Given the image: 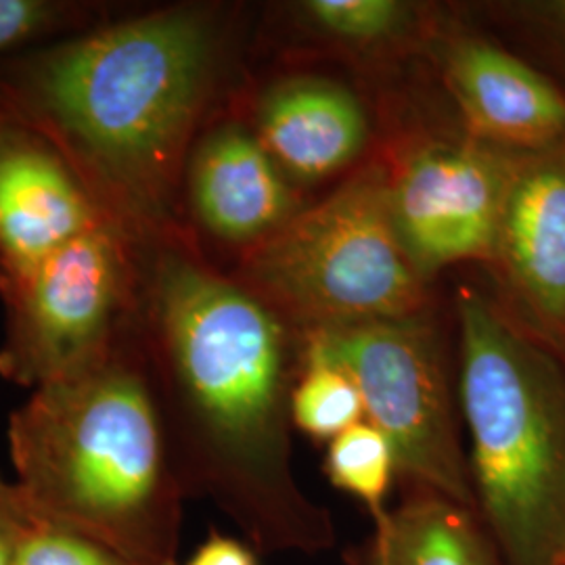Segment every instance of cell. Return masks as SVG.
Returning <instances> with one entry per match:
<instances>
[{
    "mask_svg": "<svg viewBox=\"0 0 565 565\" xmlns=\"http://www.w3.org/2000/svg\"><path fill=\"white\" fill-rule=\"evenodd\" d=\"M141 254L137 335L184 494L212 499L254 548L331 551L335 520L294 471L298 335L184 231Z\"/></svg>",
    "mask_w": 565,
    "mask_h": 565,
    "instance_id": "cell-1",
    "label": "cell"
},
{
    "mask_svg": "<svg viewBox=\"0 0 565 565\" xmlns=\"http://www.w3.org/2000/svg\"><path fill=\"white\" fill-rule=\"evenodd\" d=\"M245 11L228 2L130 9L0 60V114L74 170L137 243L184 231L189 153L245 84Z\"/></svg>",
    "mask_w": 565,
    "mask_h": 565,
    "instance_id": "cell-2",
    "label": "cell"
},
{
    "mask_svg": "<svg viewBox=\"0 0 565 565\" xmlns=\"http://www.w3.org/2000/svg\"><path fill=\"white\" fill-rule=\"evenodd\" d=\"M7 440L15 486L42 518L130 559L177 564L184 488L137 324L102 363L32 390Z\"/></svg>",
    "mask_w": 565,
    "mask_h": 565,
    "instance_id": "cell-3",
    "label": "cell"
},
{
    "mask_svg": "<svg viewBox=\"0 0 565 565\" xmlns=\"http://www.w3.org/2000/svg\"><path fill=\"white\" fill-rule=\"evenodd\" d=\"M457 317L476 513L503 565H565V364L476 287Z\"/></svg>",
    "mask_w": 565,
    "mask_h": 565,
    "instance_id": "cell-4",
    "label": "cell"
},
{
    "mask_svg": "<svg viewBox=\"0 0 565 565\" xmlns=\"http://www.w3.org/2000/svg\"><path fill=\"white\" fill-rule=\"evenodd\" d=\"M226 273L296 335L431 310L429 282L394 231L377 156Z\"/></svg>",
    "mask_w": 565,
    "mask_h": 565,
    "instance_id": "cell-5",
    "label": "cell"
},
{
    "mask_svg": "<svg viewBox=\"0 0 565 565\" xmlns=\"http://www.w3.org/2000/svg\"><path fill=\"white\" fill-rule=\"evenodd\" d=\"M141 287V243L107 221L0 277V377L36 390L102 363L137 324Z\"/></svg>",
    "mask_w": 565,
    "mask_h": 565,
    "instance_id": "cell-6",
    "label": "cell"
},
{
    "mask_svg": "<svg viewBox=\"0 0 565 565\" xmlns=\"http://www.w3.org/2000/svg\"><path fill=\"white\" fill-rule=\"evenodd\" d=\"M298 342L354 380L364 419L394 446L406 490L438 494L476 511L459 394L431 310L396 321L310 331L298 335Z\"/></svg>",
    "mask_w": 565,
    "mask_h": 565,
    "instance_id": "cell-7",
    "label": "cell"
},
{
    "mask_svg": "<svg viewBox=\"0 0 565 565\" xmlns=\"http://www.w3.org/2000/svg\"><path fill=\"white\" fill-rule=\"evenodd\" d=\"M377 158L394 231L425 281L452 264L488 263L513 153L461 130L403 135Z\"/></svg>",
    "mask_w": 565,
    "mask_h": 565,
    "instance_id": "cell-8",
    "label": "cell"
},
{
    "mask_svg": "<svg viewBox=\"0 0 565 565\" xmlns=\"http://www.w3.org/2000/svg\"><path fill=\"white\" fill-rule=\"evenodd\" d=\"M484 266L497 310L565 364V145L513 153Z\"/></svg>",
    "mask_w": 565,
    "mask_h": 565,
    "instance_id": "cell-9",
    "label": "cell"
},
{
    "mask_svg": "<svg viewBox=\"0 0 565 565\" xmlns=\"http://www.w3.org/2000/svg\"><path fill=\"white\" fill-rule=\"evenodd\" d=\"M302 207L298 186L235 103L203 128L182 172L179 214L184 233L210 263L221 254L223 270H231Z\"/></svg>",
    "mask_w": 565,
    "mask_h": 565,
    "instance_id": "cell-10",
    "label": "cell"
},
{
    "mask_svg": "<svg viewBox=\"0 0 565 565\" xmlns=\"http://www.w3.org/2000/svg\"><path fill=\"white\" fill-rule=\"evenodd\" d=\"M431 51L465 135L509 153L564 147L565 90L534 63L467 32H440Z\"/></svg>",
    "mask_w": 565,
    "mask_h": 565,
    "instance_id": "cell-11",
    "label": "cell"
},
{
    "mask_svg": "<svg viewBox=\"0 0 565 565\" xmlns=\"http://www.w3.org/2000/svg\"><path fill=\"white\" fill-rule=\"evenodd\" d=\"M235 109L296 186L350 170L371 139L361 99L321 76H285L258 88L245 81Z\"/></svg>",
    "mask_w": 565,
    "mask_h": 565,
    "instance_id": "cell-12",
    "label": "cell"
},
{
    "mask_svg": "<svg viewBox=\"0 0 565 565\" xmlns=\"http://www.w3.org/2000/svg\"><path fill=\"white\" fill-rule=\"evenodd\" d=\"M105 221L74 170L32 130L0 128V277L42 263Z\"/></svg>",
    "mask_w": 565,
    "mask_h": 565,
    "instance_id": "cell-13",
    "label": "cell"
},
{
    "mask_svg": "<svg viewBox=\"0 0 565 565\" xmlns=\"http://www.w3.org/2000/svg\"><path fill=\"white\" fill-rule=\"evenodd\" d=\"M352 565H503L476 511L445 497L406 490Z\"/></svg>",
    "mask_w": 565,
    "mask_h": 565,
    "instance_id": "cell-14",
    "label": "cell"
},
{
    "mask_svg": "<svg viewBox=\"0 0 565 565\" xmlns=\"http://www.w3.org/2000/svg\"><path fill=\"white\" fill-rule=\"evenodd\" d=\"M285 13L306 41L361 63L431 49L440 34L438 11L406 0H302Z\"/></svg>",
    "mask_w": 565,
    "mask_h": 565,
    "instance_id": "cell-15",
    "label": "cell"
},
{
    "mask_svg": "<svg viewBox=\"0 0 565 565\" xmlns=\"http://www.w3.org/2000/svg\"><path fill=\"white\" fill-rule=\"evenodd\" d=\"M324 476L329 484L356 499L377 524L390 513L392 484L398 478L396 452L380 427L363 419L327 445Z\"/></svg>",
    "mask_w": 565,
    "mask_h": 565,
    "instance_id": "cell-16",
    "label": "cell"
},
{
    "mask_svg": "<svg viewBox=\"0 0 565 565\" xmlns=\"http://www.w3.org/2000/svg\"><path fill=\"white\" fill-rule=\"evenodd\" d=\"M291 425L315 443H331L364 419L354 380L342 366L300 345V369L289 401Z\"/></svg>",
    "mask_w": 565,
    "mask_h": 565,
    "instance_id": "cell-17",
    "label": "cell"
},
{
    "mask_svg": "<svg viewBox=\"0 0 565 565\" xmlns=\"http://www.w3.org/2000/svg\"><path fill=\"white\" fill-rule=\"evenodd\" d=\"M124 7L103 0H0V60L90 30Z\"/></svg>",
    "mask_w": 565,
    "mask_h": 565,
    "instance_id": "cell-18",
    "label": "cell"
},
{
    "mask_svg": "<svg viewBox=\"0 0 565 565\" xmlns=\"http://www.w3.org/2000/svg\"><path fill=\"white\" fill-rule=\"evenodd\" d=\"M21 497V494H20ZM15 565H177L137 562L36 513L21 497Z\"/></svg>",
    "mask_w": 565,
    "mask_h": 565,
    "instance_id": "cell-19",
    "label": "cell"
},
{
    "mask_svg": "<svg viewBox=\"0 0 565 565\" xmlns=\"http://www.w3.org/2000/svg\"><path fill=\"white\" fill-rule=\"evenodd\" d=\"M490 13L507 25L565 90V0H518L490 4Z\"/></svg>",
    "mask_w": 565,
    "mask_h": 565,
    "instance_id": "cell-20",
    "label": "cell"
},
{
    "mask_svg": "<svg viewBox=\"0 0 565 565\" xmlns=\"http://www.w3.org/2000/svg\"><path fill=\"white\" fill-rule=\"evenodd\" d=\"M184 565H258L256 548L242 539L210 532Z\"/></svg>",
    "mask_w": 565,
    "mask_h": 565,
    "instance_id": "cell-21",
    "label": "cell"
},
{
    "mask_svg": "<svg viewBox=\"0 0 565 565\" xmlns=\"http://www.w3.org/2000/svg\"><path fill=\"white\" fill-rule=\"evenodd\" d=\"M21 497L15 482L0 476V565H15V539L20 527Z\"/></svg>",
    "mask_w": 565,
    "mask_h": 565,
    "instance_id": "cell-22",
    "label": "cell"
},
{
    "mask_svg": "<svg viewBox=\"0 0 565 565\" xmlns=\"http://www.w3.org/2000/svg\"><path fill=\"white\" fill-rule=\"evenodd\" d=\"M4 121H7V118L0 114V128H2V124H4Z\"/></svg>",
    "mask_w": 565,
    "mask_h": 565,
    "instance_id": "cell-23",
    "label": "cell"
}]
</instances>
